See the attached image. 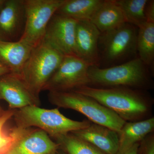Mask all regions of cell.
Segmentation results:
<instances>
[{
	"mask_svg": "<svg viewBox=\"0 0 154 154\" xmlns=\"http://www.w3.org/2000/svg\"><path fill=\"white\" fill-rule=\"evenodd\" d=\"M95 99L126 122L149 118L153 104L146 91L125 88H96L83 86L73 90Z\"/></svg>",
	"mask_w": 154,
	"mask_h": 154,
	"instance_id": "6da1fadb",
	"label": "cell"
},
{
	"mask_svg": "<svg viewBox=\"0 0 154 154\" xmlns=\"http://www.w3.org/2000/svg\"><path fill=\"white\" fill-rule=\"evenodd\" d=\"M152 74L137 57L110 67L90 66L88 86L96 88H125L146 91L153 88Z\"/></svg>",
	"mask_w": 154,
	"mask_h": 154,
	"instance_id": "7a4b0ae2",
	"label": "cell"
},
{
	"mask_svg": "<svg viewBox=\"0 0 154 154\" xmlns=\"http://www.w3.org/2000/svg\"><path fill=\"white\" fill-rule=\"evenodd\" d=\"M13 119L17 127L25 129L35 127L47 133L51 139L85 128L91 123L89 120L79 121L67 118L57 107L48 109L36 106L16 109Z\"/></svg>",
	"mask_w": 154,
	"mask_h": 154,
	"instance_id": "3957f363",
	"label": "cell"
},
{
	"mask_svg": "<svg viewBox=\"0 0 154 154\" xmlns=\"http://www.w3.org/2000/svg\"><path fill=\"white\" fill-rule=\"evenodd\" d=\"M138 28L125 23L113 30L101 33L98 42L99 67L107 68L136 58Z\"/></svg>",
	"mask_w": 154,
	"mask_h": 154,
	"instance_id": "277c9868",
	"label": "cell"
},
{
	"mask_svg": "<svg viewBox=\"0 0 154 154\" xmlns=\"http://www.w3.org/2000/svg\"><path fill=\"white\" fill-rule=\"evenodd\" d=\"M48 96L49 102L57 108L75 110L92 123L107 127L118 133L126 122L95 99L74 91L49 92Z\"/></svg>",
	"mask_w": 154,
	"mask_h": 154,
	"instance_id": "5b68a950",
	"label": "cell"
},
{
	"mask_svg": "<svg viewBox=\"0 0 154 154\" xmlns=\"http://www.w3.org/2000/svg\"><path fill=\"white\" fill-rule=\"evenodd\" d=\"M64 55L43 41L33 48L19 75L35 96L39 94L60 66Z\"/></svg>",
	"mask_w": 154,
	"mask_h": 154,
	"instance_id": "8992f818",
	"label": "cell"
},
{
	"mask_svg": "<svg viewBox=\"0 0 154 154\" xmlns=\"http://www.w3.org/2000/svg\"><path fill=\"white\" fill-rule=\"evenodd\" d=\"M64 0H24L25 29L19 41L34 48L43 41L46 28Z\"/></svg>",
	"mask_w": 154,
	"mask_h": 154,
	"instance_id": "52a82bcc",
	"label": "cell"
},
{
	"mask_svg": "<svg viewBox=\"0 0 154 154\" xmlns=\"http://www.w3.org/2000/svg\"><path fill=\"white\" fill-rule=\"evenodd\" d=\"M90 66L76 55L64 56L60 65L46 83L43 91H72L82 86H88Z\"/></svg>",
	"mask_w": 154,
	"mask_h": 154,
	"instance_id": "ba28073f",
	"label": "cell"
},
{
	"mask_svg": "<svg viewBox=\"0 0 154 154\" xmlns=\"http://www.w3.org/2000/svg\"><path fill=\"white\" fill-rule=\"evenodd\" d=\"M78 21L54 14L46 28L43 40L63 55H76L75 31Z\"/></svg>",
	"mask_w": 154,
	"mask_h": 154,
	"instance_id": "9c48e42d",
	"label": "cell"
},
{
	"mask_svg": "<svg viewBox=\"0 0 154 154\" xmlns=\"http://www.w3.org/2000/svg\"><path fill=\"white\" fill-rule=\"evenodd\" d=\"M0 96L8 102L10 109L41 105L40 98L30 91L19 75L12 73L0 77Z\"/></svg>",
	"mask_w": 154,
	"mask_h": 154,
	"instance_id": "30bf717a",
	"label": "cell"
},
{
	"mask_svg": "<svg viewBox=\"0 0 154 154\" xmlns=\"http://www.w3.org/2000/svg\"><path fill=\"white\" fill-rule=\"evenodd\" d=\"M25 23L24 0H7L0 12V40L17 42L22 37Z\"/></svg>",
	"mask_w": 154,
	"mask_h": 154,
	"instance_id": "8fae6325",
	"label": "cell"
},
{
	"mask_svg": "<svg viewBox=\"0 0 154 154\" xmlns=\"http://www.w3.org/2000/svg\"><path fill=\"white\" fill-rule=\"evenodd\" d=\"M100 34L91 21H78L75 31L76 55L91 66H99L98 42Z\"/></svg>",
	"mask_w": 154,
	"mask_h": 154,
	"instance_id": "7c38bea8",
	"label": "cell"
},
{
	"mask_svg": "<svg viewBox=\"0 0 154 154\" xmlns=\"http://www.w3.org/2000/svg\"><path fill=\"white\" fill-rule=\"evenodd\" d=\"M59 148L48 134L30 128L17 142L9 154H52Z\"/></svg>",
	"mask_w": 154,
	"mask_h": 154,
	"instance_id": "4fadbf2b",
	"label": "cell"
},
{
	"mask_svg": "<svg viewBox=\"0 0 154 154\" xmlns=\"http://www.w3.org/2000/svg\"><path fill=\"white\" fill-rule=\"evenodd\" d=\"M71 133L88 142L105 154H116L118 151V132L107 127L91 122L85 128Z\"/></svg>",
	"mask_w": 154,
	"mask_h": 154,
	"instance_id": "5bb4252c",
	"label": "cell"
},
{
	"mask_svg": "<svg viewBox=\"0 0 154 154\" xmlns=\"http://www.w3.org/2000/svg\"><path fill=\"white\" fill-rule=\"evenodd\" d=\"M33 48L20 41L11 42L0 40V63L10 73L19 75Z\"/></svg>",
	"mask_w": 154,
	"mask_h": 154,
	"instance_id": "9a60e30c",
	"label": "cell"
},
{
	"mask_svg": "<svg viewBox=\"0 0 154 154\" xmlns=\"http://www.w3.org/2000/svg\"><path fill=\"white\" fill-rule=\"evenodd\" d=\"M90 21L101 33L113 30L126 23L116 0H103Z\"/></svg>",
	"mask_w": 154,
	"mask_h": 154,
	"instance_id": "2e32d148",
	"label": "cell"
},
{
	"mask_svg": "<svg viewBox=\"0 0 154 154\" xmlns=\"http://www.w3.org/2000/svg\"><path fill=\"white\" fill-rule=\"evenodd\" d=\"M154 117L143 120L126 122L118 133V152L124 151L135 144L140 143L149 134L154 132Z\"/></svg>",
	"mask_w": 154,
	"mask_h": 154,
	"instance_id": "e0dca14e",
	"label": "cell"
},
{
	"mask_svg": "<svg viewBox=\"0 0 154 154\" xmlns=\"http://www.w3.org/2000/svg\"><path fill=\"white\" fill-rule=\"evenodd\" d=\"M103 0H64L55 14L78 21H91Z\"/></svg>",
	"mask_w": 154,
	"mask_h": 154,
	"instance_id": "ac0fdd59",
	"label": "cell"
},
{
	"mask_svg": "<svg viewBox=\"0 0 154 154\" xmlns=\"http://www.w3.org/2000/svg\"><path fill=\"white\" fill-rule=\"evenodd\" d=\"M137 51L138 57L153 74L154 22H146L138 28Z\"/></svg>",
	"mask_w": 154,
	"mask_h": 154,
	"instance_id": "d6986e66",
	"label": "cell"
},
{
	"mask_svg": "<svg viewBox=\"0 0 154 154\" xmlns=\"http://www.w3.org/2000/svg\"><path fill=\"white\" fill-rule=\"evenodd\" d=\"M16 109L5 110L0 117V154H8L28 128L15 126L9 128L8 122L13 118Z\"/></svg>",
	"mask_w": 154,
	"mask_h": 154,
	"instance_id": "ffe728a7",
	"label": "cell"
},
{
	"mask_svg": "<svg viewBox=\"0 0 154 154\" xmlns=\"http://www.w3.org/2000/svg\"><path fill=\"white\" fill-rule=\"evenodd\" d=\"M53 139L66 154H105L71 132L61 135Z\"/></svg>",
	"mask_w": 154,
	"mask_h": 154,
	"instance_id": "44dd1931",
	"label": "cell"
},
{
	"mask_svg": "<svg viewBox=\"0 0 154 154\" xmlns=\"http://www.w3.org/2000/svg\"><path fill=\"white\" fill-rule=\"evenodd\" d=\"M148 0H116L121 8L126 23L138 28L146 22L145 8Z\"/></svg>",
	"mask_w": 154,
	"mask_h": 154,
	"instance_id": "7402d4cb",
	"label": "cell"
},
{
	"mask_svg": "<svg viewBox=\"0 0 154 154\" xmlns=\"http://www.w3.org/2000/svg\"><path fill=\"white\" fill-rule=\"evenodd\" d=\"M138 153L140 154H154V134L148 135L140 143Z\"/></svg>",
	"mask_w": 154,
	"mask_h": 154,
	"instance_id": "603a6c76",
	"label": "cell"
},
{
	"mask_svg": "<svg viewBox=\"0 0 154 154\" xmlns=\"http://www.w3.org/2000/svg\"><path fill=\"white\" fill-rule=\"evenodd\" d=\"M146 22H154V1L148 0L145 8Z\"/></svg>",
	"mask_w": 154,
	"mask_h": 154,
	"instance_id": "cb8c5ba5",
	"label": "cell"
},
{
	"mask_svg": "<svg viewBox=\"0 0 154 154\" xmlns=\"http://www.w3.org/2000/svg\"><path fill=\"white\" fill-rule=\"evenodd\" d=\"M140 143L135 144L129 149L124 151L118 152L116 154H138V148Z\"/></svg>",
	"mask_w": 154,
	"mask_h": 154,
	"instance_id": "d4e9b609",
	"label": "cell"
},
{
	"mask_svg": "<svg viewBox=\"0 0 154 154\" xmlns=\"http://www.w3.org/2000/svg\"><path fill=\"white\" fill-rule=\"evenodd\" d=\"M10 73V71L6 67L4 66L2 64L0 63V77Z\"/></svg>",
	"mask_w": 154,
	"mask_h": 154,
	"instance_id": "484cf974",
	"label": "cell"
},
{
	"mask_svg": "<svg viewBox=\"0 0 154 154\" xmlns=\"http://www.w3.org/2000/svg\"><path fill=\"white\" fill-rule=\"evenodd\" d=\"M52 154H66L62 150L60 149L59 148L56 151L54 152Z\"/></svg>",
	"mask_w": 154,
	"mask_h": 154,
	"instance_id": "4316f807",
	"label": "cell"
},
{
	"mask_svg": "<svg viewBox=\"0 0 154 154\" xmlns=\"http://www.w3.org/2000/svg\"><path fill=\"white\" fill-rule=\"evenodd\" d=\"M5 2V0H0V12L2 9Z\"/></svg>",
	"mask_w": 154,
	"mask_h": 154,
	"instance_id": "83f0119b",
	"label": "cell"
},
{
	"mask_svg": "<svg viewBox=\"0 0 154 154\" xmlns=\"http://www.w3.org/2000/svg\"><path fill=\"white\" fill-rule=\"evenodd\" d=\"M5 112V110H4L2 109V107L0 106V117L2 115L3 113Z\"/></svg>",
	"mask_w": 154,
	"mask_h": 154,
	"instance_id": "f1b7e54d",
	"label": "cell"
},
{
	"mask_svg": "<svg viewBox=\"0 0 154 154\" xmlns=\"http://www.w3.org/2000/svg\"><path fill=\"white\" fill-rule=\"evenodd\" d=\"M0 99H1V96H0Z\"/></svg>",
	"mask_w": 154,
	"mask_h": 154,
	"instance_id": "f546056e",
	"label": "cell"
},
{
	"mask_svg": "<svg viewBox=\"0 0 154 154\" xmlns=\"http://www.w3.org/2000/svg\"><path fill=\"white\" fill-rule=\"evenodd\" d=\"M8 154H9L8 153Z\"/></svg>",
	"mask_w": 154,
	"mask_h": 154,
	"instance_id": "4dcf8cb0",
	"label": "cell"
}]
</instances>
